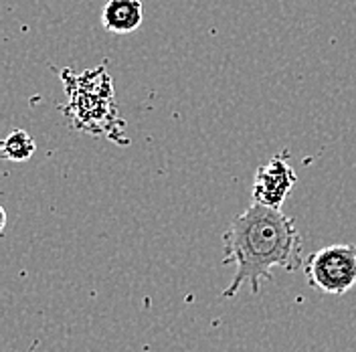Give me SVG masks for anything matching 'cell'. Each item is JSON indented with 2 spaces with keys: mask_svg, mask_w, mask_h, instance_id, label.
Returning <instances> with one entry per match:
<instances>
[{
  "mask_svg": "<svg viewBox=\"0 0 356 352\" xmlns=\"http://www.w3.org/2000/svg\"><path fill=\"white\" fill-rule=\"evenodd\" d=\"M225 265L235 267V275L222 298H235L249 284L257 294L264 280H271L273 269L296 271L304 265L302 235L293 219L277 209L251 205L229 223L222 233Z\"/></svg>",
  "mask_w": 356,
  "mask_h": 352,
  "instance_id": "1",
  "label": "cell"
},
{
  "mask_svg": "<svg viewBox=\"0 0 356 352\" xmlns=\"http://www.w3.org/2000/svg\"><path fill=\"white\" fill-rule=\"evenodd\" d=\"M61 79L67 89V106L63 113L69 122L83 132L106 136L122 142L124 122L118 115L113 81L106 67L89 69L81 75H73L71 69H61Z\"/></svg>",
  "mask_w": 356,
  "mask_h": 352,
  "instance_id": "2",
  "label": "cell"
},
{
  "mask_svg": "<svg viewBox=\"0 0 356 352\" xmlns=\"http://www.w3.org/2000/svg\"><path fill=\"white\" fill-rule=\"evenodd\" d=\"M304 273L310 287L326 296H344L356 286V245L336 243L308 255Z\"/></svg>",
  "mask_w": 356,
  "mask_h": 352,
  "instance_id": "3",
  "label": "cell"
},
{
  "mask_svg": "<svg viewBox=\"0 0 356 352\" xmlns=\"http://www.w3.org/2000/svg\"><path fill=\"white\" fill-rule=\"evenodd\" d=\"M296 182H298V176L289 162V154L280 152L273 158H269L266 164H261L253 176V186H251L253 202L267 209L282 211Z\"/></svg>",
  "mask_w": 356,
  "mask_h": 352,
  "instance_id": "4",
  "label": "cell"
},
{
  "mask_svg": "<svg viewBox=\"0 0 356 352\" xmlns=\"http://www.w3.org/2000/svg\"><path fill=\"white\" fill-rule=\"evenodd\" d=\"M144 22V6L140 0H108L102 10V24L111 35L134 33Z\"/></svg>",
  "mask_w": 356,
  "mask_h": 352,
  "instance_id": "5",
  "label": "cell"
},
{
  "mask_svg": "<svg viewBox=\"0 0 356 352\" xmlns=\"http://www.w3.org/2000/svg\"><path fill=\"white\" fill-rule=\"evenodd\" d=\"M37 152L33 136L24 130H13L2 140V158L10 162H26Z\"/></svg>",
  "mask_w": 356,
  "mask_h": 352,
  "instance_id": "6",
  "label": "cell"
},
{
  "mask_svg": "<svg viewBox=\"0 0 356 352\" xmlns=\"http://www.w3.org/2000/svg\"><path fill=\"white\" fill-rule=\"evenodd\" d=\"M4 227H6V213L4 209H0V231H4Z\"/></svg>",
  "mask_w": 356,
  "mask_h": 352,
  "instance_id": "7",
  "label": "cell"
}]
</instances>
